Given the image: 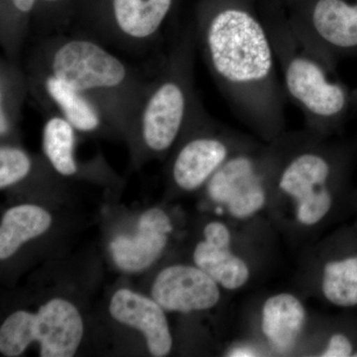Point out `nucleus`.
I'll use <instances>...</instances> for the list:
<instances>
[{"label": "nucleus", "instance_id": "obj_1", "mask_svg": "<svg viewBox=\"0 0 357 357\" xmlns=\"http://www.w3.org/2000/svg\"><path fill=\"white\" fill-rule=\"evenodd\" d=\"M195 32L206 67L234 114L265 139L280 137L287 96L262 17L243 1L217 0L204 7Z\"/></svg>", "mask_w": 357, "mask_h": 357}, {"label": "nucleus", "instance_id": "obj_2", "mask_svg": "<svg viewBox=\"0 0 357 357\" xmlns=\"http://www.w3.org/2000/svg\"><path fill=\"white\" fill-rule=\"evenodd\" d=\"M26 69L49 73L89 98L110 126L131 132L151 79L98 40L67 32L35 37Z\"/></svg>", "mask_w": 357, "mask_h": 357}, {"label": "nucleus", "instance_id": "obj_3", "mask_svg": "<svg viewBox=\"0 0 357 357\" xmlns=\"http://www.w3.org/2000/svg\"><path fill=\"white\" fill-rule=\"evenodd\" d=\"M262 20L273 45L286 96L304 115L307 132L325 137L345 114L347 91L333 79V66L294 31L281 8L265 9Z\"/></svg>", "mask_w": 357, "mask_h": 357}, {"label": "nucleus", "instance_id": "obj_4", "mask_svg": "<svg viewBox=\"0 0 357 357\" xmlns=\"http://www.w3.org/2000/svg\"><path fill=\"white\" fill-rule=\"evenodd\" d=\"M196 32H178L163 63L151 79L132 131L148 152H166L182 136L204 107L195 89Z\"/></svg>", "mask_w": 357, "mask_h": 357}, {"label": "nucleus", "instance_id": "obj_5", "mask_svg": "<svg viewBox=\"0 0 357 357\" xmlns=\"http://www.w3.org/2000/svg\"><path fill=\"white\" fill-rule=\"evenodd\" d=\"M324 138L307 131L290 136L275 176L273 187L292 203L294 218L305 227L323 222L335 201L337 160Z\"/></svg>", "mask_w": 357, "mask_h": 357}, {"label": "nucleus", "instance_id": "obj_6", "mask_svg": "<svg viewBox=\"0 0 357 357\" xmlns=\"http://www.w3.org/2000/svg\"><path fill=\"white\" fill-rule=\"evenodd\" d=\"M289 140L290 136L282 134L266 149L250 144L232 155L206 183L208 199L236 220H250L261 213Z\"/></svg>", "mask_w": 357, "mask_h": 357}, {"label": "nucleus", "instance_id": "obj_7", "mask_svg": "<svg viewBox=\"0 0 357 357\" xmlns=\"http://www.w3.org/2000/svg\"><path fill=\"white\" fill-rule=\"evenodd\" d=\"M83 333V321L76 307L54 299L37 314L20 311L9 316L0 328V351L6 356H20L31 342H38L42 357H72Z\"/></svg>", "mask_w": 357, "mask_h": 357}, {"label": "nucleus", "instance_id": "obj_8", "mask_svg": "<svg viewBox=\"0 0 357 357\" xmlns=\"http://www.w3.org/2000/svg\"><path fill=\"white\" fill-rule=\"evenodd\" d=\"M174 0H107L74 31L128 53L146 52L157 41Z\"/></svg>", "mask_w": 357, "mask_h": 357}, {"label": "nucleus", "instance_id": "obj_9", "mask_svg": "<svg viewBox=\"0 0 357 357\" xmlns=\"http://www.w3.org/2000/svg\"><path fill=\"white\" fill-rule=\"evenodd\" d=\"M185 139L173 160L171 176L183 191H195L232 156L249 143L213 121L204 107L192 117L184 132Z\"/></svg>", "mask_w": 357, "mask_h": 357}, {"label": "nucleus", "instance_id": "obj_10", "mask_svg": "<svg viewBox=\"0 0 357 357\" xmlns=\"http://www.w3.org/2000/svg\"><path fill=\"white\" fill-rule=\"evenodd\" d=\"M288 20L294 31L328 64L357 50V0H293Z\"/></svg>", "mask_w": 357, "mask_h": 357}, {"label": "nucleus", "instance_id": "obj_11", "mask_svg": "<svg viewBox=\"0 0 357 357\" xmlns=\"http://www.w3.org/2000/svg\"><path fill=\"white\" fill-rule=\"evenodd\" d=\"M24 70L29 93L45 112L61 115L79 132L95 133L109 126L86 96L63 79L43 70Z\"/></svg>", "mask_w": 357, "mask_h": 357}, {"label": "nucleus", "instance_id": "obj_12", "mask_svg": "<svg viewBox=\"0 0 357 357\" xmlns=\"http://www.w3.org/2000/svg\"><path fill=\"white\" fill-rule=\"evenodd\" d=\"M218 286L198 266L173 265L157 276L152 297L165 311H206L220 299Z\"/></svg>", "mask_w": 357, "mask_h": 357}, {"label": "nucleus", "instance_id": "obj_13", "mask_svg": "<svg viewBox=\"0 0 357 357\" xmlns=\"http://www.w3.org/2000/svg\"><path fill=\"white\" fill-rule=\"evenodd\" d=\"M172 230L170 218L163 211H145L133 236H117L110 243L115 264L126 272H139L151 266L163 253Z\"/></svg>", "mask_w": 357, "mask_h": 357}, {"label": "nucleus", "instance_id": "obj_14", "mask_svg": "<svg viewBox=\"0 0 357 357\" xmlns=\"http://www.w3.org/2000/svg\"><path fill=\"white\" fill-rule=\"evenodd\" d=\"M231 234L220 222H211L204 229V239L194 250V262L218 285L227 290H238L250 279V269L241 256L234 255Z\"/></svg>", "mask_w": 357, "mask_h": 357}, {"label": "nucleus", "instance_id": "obj_15", "mask_svg": "<svg viewBox=\"0 0 357 357\" xmlns=\"http://www.w3.org/2000/svg\"><path fill=\"white\" fill-rule=\"evenodd\" d=\"M163 307L156 301L128 289L117 291L110 302L109 312L119 323L137 328L146 338L153 356H166L172 349V337Z\"/></svg>", "mask_w": 357, "mask_h": 357}, {"label": "nucleus", "instance_id": "obj_16", "mask_svg": "<svg viewBox=\"0 0 357 357\" xmlns=\"http://www.w3.org/2000/svg\"><path fill=\"white\" fill-rule=\"evenodd\" d=\"M306 324V307L293 294H275L263 304L260 328L268 345L278 354L292 351Z\"/></svg>", "mask_w": 357, "mask_h": 357}, {"label": "nucleus", "instance_id": "obj_17", "mask_svg": "<svg viewBox=\"0 0 357 357\" xmlns=\"http://www.w3.org/2000/svg\"><path fill=\"white\" fill-rule=\"evenodd\" d=\"M51 222L49 213L34 204H21L7 211L0 225V259H7L26 241L43 234Z\"/></svg>", "mask_w": 357, "mask_h": 357}, {"label": "nucleus", "instance_id": "obj_18", "mask_svg": "<svg viewBox=\"0 0 357 357\" xmlns=\"http://www.w3.org/2000/svg\"><path fill=\"white\" fill-rule=\"evenodd\" d=\"M29 93L27 75L22 65L2 57L0 61V136L13 135L22 115L23 103Z\"/></svg>", "mask_w": 357, "mask_h": 357}, {"label": "nucleus", "instance_id": "obj_19", "mask_svg": "<svg viewBox=\"0 0 357 357\" xmlns=\"http://www.w3.org/2000/svg\"><path fill=\"white\" fill-rule=\"evenodd\" d=\"M38 0H2L0 44L4 58L22 65V55L29 37L30 16Z\"/></svg>", "mask_w": 357, "mask_h": 357}, {"label": "nucleus", "instance_id": "obj_20", "mask_svg": "<svg viewBox=\"0 0 357 357\" xmlns=\"http://www.w3.org/2000/svg\"><path fill=\"white\" fill-rule=\"evenodd\" d=\"M48 115L43 128V150L52 167L60 175L70 177L79 172L75 157L76 129L64 117L54 112Z\"/></svg>", "mask_w": 357, "mask_h": 357}, {"label": "nucleus", "instance_id": "obj_21", "mask_svg": "<svg viewBox=\"0 0 357 357\" xmlns=\"http://www.w3.org/2000/svg\"><path fill=\"white\" fill-rule=\"evenodd\" d=\"M321 289L333 306L357 307V255L326 262L321 271Z\"/></svg>", "mask_w": 357, "mask_h": 357}, {"label": "nucleus", "instance_id": "obj_22", "mask_svg": "<svg viewBox=\"0 0 357 357\" xmlns=\"http://www.w3.org/2000/svg\"><path fill=\"white\" fill-rule=\"evenodd\" d=\"M32 159L24 150L14 145L0 148V189L18 184L31 171Z\"/></svg>", "mask_w": 357, "mask_h": 357}, {"label": "nucleus", "instance_id": "obj_23", "mask_svg": "<svg viewBox=\"0 0 357 357\" xmlns=\"http://www.w3.org/2000/svg\"><path fill=\"white\" fill-rule=\"evenodd\" d=\"M354 345L349 335L342 333H333L328 337L325 349L319 356L323 357H349L354 356Z\"/></svg>", "mask_w": 357, "mask_h": 357}, {"label": "nucleus", "instance_id": "obj_24", "mask_svg": "<svg viewBox=\"0 0 357 357\" xmlns=\"http://www.w3.org/2000/svg\"><path fill=\"white\" fill-rule=\"evenodd\" d=\"M229 356L234 357H250V356H258L259 354L256 351L255 347H250V345H237L234 347L227 354Z\"/></svg>", "mask_w": 357, "mask_h": 357}, {"label": "nucleus", "instance_id": "obj_25", "mask_svg": "<svg viewBox=\"0 0 357 357\" xmlns=\"http://www.w3.org/2000/svg\"><path fill=\"white\" fill-rule=\"evenodd\" d=\"M65 1H67V0H38V2L43 3L44 6L49 7V9H54V7Z\"/></svg>", "mask_w": 357, "mask_h": 357}]
</instances>
